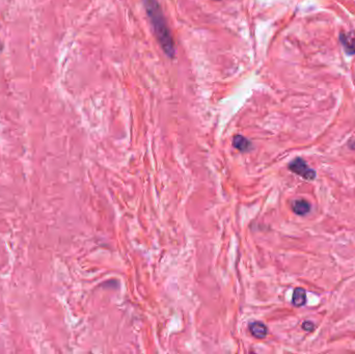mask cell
<instances>
[{
    "label": "cell",
    "instance_id": "obj_1",
    "mask_svg": "<svg viewBox=\"0 0 355 354\" xmlns=\"http://www.w3.org/2000/svg\"><path fill=\"white\" fill-rule=\"evenodd\" d=\"M142 3L160 46L168 58L174 59L176 55L175 42L159 3L157 0H142Z\"/></svg>",
    "mask_w": 355,
    "mask_h": 354
},
{
    "label": "cell",
    "instance_id": "obj_2",
    "mask_svg": "<svg viewBox=\"0 0 355 354\" xmlns=\"http://www.w3.org/2000/svg\"><path fill=\"white\" fill-rule=\"evenodd\" d=\"M289 170L294 174L302 177L306 180L312 181L316 178V172L311 169L302 158H296L289 164Z\"/></svg>",
    "mask_w": 355,
    "mask_h": 354
},
{
    "label": "cell",
    "instance_id": "obj_3",
    "mask_svg": "<svg viewBox=\"0 0 355 354\" xmlns=\"http://www.w3.org/2000/svg\"><path fill=\"white\" fill-rule=\"evenodd\" d=\"M340 41L347 53H355V32H342L340 34Z\"/></svg>",
    "mask_w": 355,
    "mask_h": 354
},
{
    "label": "cell",
    "instance_id": "obj_4",
    "mask_svg": "<svg viewBox=\"0 0 355 354\" xmlns=\"http://www.w3.org/2000/svg\"><path fill=\"white\" fill-rule=\"evenodd\" d=\"M292 209L297 215H306L311 211V205L306 199H296L292 203Z\"/></svg>",
    "mask_w": 355,
    "mask_h": 354
},
{
    "label": "cell",
    "instance_id": "obj_5",
    "mask_svg": "<svg viewBox=\"0 0 355 354\" xmlns=\"http://www.w3.org/2000/svg\"><path fill=\"white\" fill-rule=\"evenodd\" d=\"M249 329L251 334L257 339H264L268 333L266 325L261 322H252L249 325Z\"/></svg>",
    "mask_w": 355,
    "mask_h": 354
},
{
    "label": "cell",
    "instance_id": "obj_6",
    "mask_svg": "<svg viewBox=\"0 0 355 354\" xmlns=\"http://www.w3.org/2000/svg\"><path fill=\"white\" fill-rule=\"evenodd\" d=\"M233 145L239 151L242 152H247L251 148V143L250 141L242 135H236L233 139Z\"/></svg>",
    "mask_w": 355,
    "mask_h": 354
},
{
    "label": "cell",
    "instance_id": "obj_7",
    "mask_svg": "<svg viewBox=\"0 0 355 354\" xmlns=\"http://www.w3.org/2000/svg\"><path fill=\"white\" fill-rule=\"evenodd\" d=\"M292 302L295 307H303L307 302V293L302 288H296L293 293Z\"/></svg>",
    "mask_w": 355,
    "mask_h": 354
},
{
    "label": "cell",
    "instance_id": "obj_8",
    "mask_svg": "<svg viewBox=\"0 0 355 354\" xmlns=\"http://www.w3.org/2000/svg\"><path fill=\"white\" fill-rule=\"evenodd\" d=\"M302 328L307 331H313L315 329V325L311 321H305L302 324Z\"/></svg>",
    "mask_w": 355,
    "mask_h": 354
},
{
    "label": "cell",
    "instance_id": "obj_9",
    "mask_svg": "<svg viewBox=\"0 0 355 354\" xmlns=\"http://www.w3.org/2000/svg\"><path fill=\"white\" fill-rule=\"evenodd\" d=\"M349 146L352 148V150H355V140H352L349 142Z\"/></svg>",
    "mask_w": 355,
    "mask_h": 354
},
{
    "label": "cell",
    "instance_id": "obj_10",
    "mask_svg": "<svg viewBox=\"0 0 355 354\" xmlns=\"http://www.w3.org/2000/svg\"><path fill=\"white\" fill-rule=\"evenodd\" d=\"M2 49H3V46H2V43H0V51H2Z\"/></svg>",
    "mask_w": 355,
    "mask_h": 354
},
{
    "label": "cell",
    "instance_id": "obj_11",
    "mask_svg": "<svg viewBox=\"0 0 355 354\" xmlns=\"http://www.w3.org/2000/svg\"><path fill=\"white\" fill-rule=\"evenodd\" d=\"M216 2H219V0H216Z\"/></svg>",
    "mask_w": 355,
    "mask_h": 354
}]
</instances>
